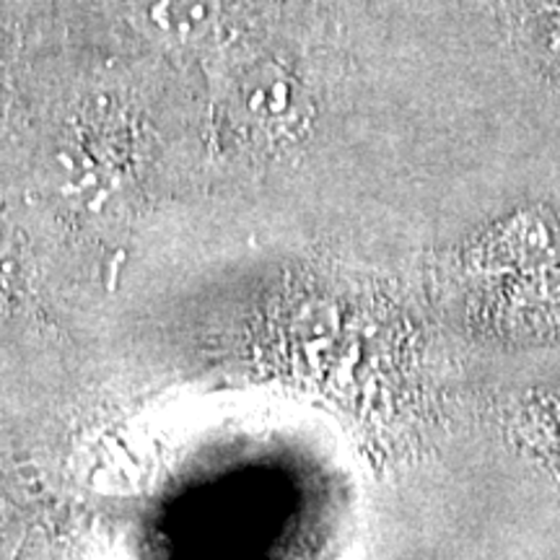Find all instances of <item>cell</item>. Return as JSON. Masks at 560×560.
<instances>
[{"label":"cell","mask_w":560,"mask_h":560,"mask_svg":"<svg viewBox=\"0 0 560 560\" xmlns=\"http://www.w3.org/2000/svg\"><path fill=\"white\" fill-rule=\"evenodd\" d=\"M215 0H138V21L145 32L170 45H195L213 30Z\"/></svg>","instance_id":"cell-1"},{"label":"cell","mask_w":560,"mask_h":560,"mask_svg":"<svg viewBox=\"0 0 560 560\" xmlns=\"http://www.w3.org/2000/svg\"><path fill=\"white\" fill-rule=\"evenodd\" d=\"M21 540H24V527L16 520V514L0 509V560H13Z\"/></svg>","instance_id":"cell-2"},{"label":"cell","mask_w":560,"mask_h":560,"mask_svg":"<svg viewBox=\"0 0 560 560\" xmlns=\"http://www.w3.org/2000/svg\"><path fill=\"white\" fill-rule=\"evenodd\" d=\"M558 21H560V13H558Z\"/></svg>","instance_id":"cell-3"}]
</instances>
